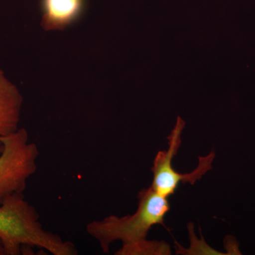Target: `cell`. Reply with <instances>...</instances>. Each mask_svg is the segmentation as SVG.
<instances>
[{
	"instance_id": "6da1fadb",
	"label": "cell",
	"mask_w": 255,
	"mask_h": 255,
	"mask_svg": "<svg viewBox=\"0 0 255 255\" xmlns=\"http://www.w3.org/2000/svg\"><path fill=\"white\" fill-rule=\"evenodd\" d=\"M0 242L6 255H23L32 248L53 255L78 254L72 242L43 228L39 214L23 193L13 194L0 204Z\"/></svg>"
},
{
	"instance_id": "7a4b0ae2",
	"label": "cell",
	"mask_w": 255,
	"mask_h": 255,
	"mask_svg": "<svg viewBox=\"0 0 255 255\" xmlns=\"http://www.w3.org/2000/svg\"><path fill=\"white\" fill-rule=\"evenodd\" d=\"M137 199L138 206L133 214L112 215L87 225V234L97 241L102 253H109L114 242L128 245L147 239L152 226L164 225L170 210L167 198L159 195L150 187L139 191Z\"/></svg>"
},
{
	"instance_id": "3957f363",
	"label": "cell",
	"mask_w": 255,
	"mask_h": 255,
	"mask_svg": "<svg viewBox=\"0 0 255 255\" xmlns=\"http://www.w3.org/2000/svg\"><path fill=\"white\" fill-rule=\"evenodd\" d=\"M0 204L15 194L23 193L28 179L37 170L39 150L29 141L26 129L21 128L0 137Z\"/></svg>"
},
{
	"instance_id": "277c9868",
	"label": "cell",
	"mask_w": 255,
	"mask_h": 255,
	"mask_svg": "<svg viewBox=\"0 0 255 255\" xmlns=\"http://www.w3.org/2000/svg\"><path fill=\"white\" fill-rule=\"evenodd\" d=\"M184 127L185 123L183 119L178 117L174 128L167 137L168 148L157 152L151 168L153 179L150 187L163 197L168 198L173 195L180 183L195 184L212 169L213 162L216 157V153L211 151L209 155L199 157V163L193 172L188 174L177 172L172 166V159L177 155L182 143V134Z\"/></svg>"
},
{
	"instance_id": "5b68a950",
	"label": "cell",
	"mask_w": 255,
	"mask_h": 255,
	"mask_svg": "<svg viewBox=\"0 0 255 255\" xmlns=\"http://www.w3.org/2000/svg\"><path fill=\"white\" fill-rule=\"evenodd\" d=\"M22 105L17 87L0 70V137L18 130Z\"/></svg>"
},
{
	"instance_id": "8992f818",
	"label": "cell",
	"mask_w": 255,
	"mask_h": 255,
	"mask_svg": "<svg viewBox=\"0 0 255 255\" xmlns=\"http://www.w3.org/2000/svg\"><path fill=\"white\" fill-rule=\"evenodd\" d=\"M41 25L46 31L63 30L80 17L85 0H41Z\"/></svg>"
},
{
	"instance_id": "52a82bcc",
	"label": "cell",
	"mask_w": 255,
	"mask_h": 255,
	"mask_svg": "<svg viewBox=\"0 0 255 255\" xmlns=\"http://www.w3.org/2000/svg\"><path fill=\"white\" fill-rule=\"evenodd\" d=\"M172 254L170 246L164 241H142L123 245L116 255H169Z\"/></svg>"
},
{
	"instance_id": "ba28073f",
	"label": "cell",
	"mask_w": 255,
	"mask_h": 255,
	"mask_svg": "<svg viewBox=\"0 0 255 255\" xmlns=\"http://www.w3.org/2000/svg\"><path fill=\"white\" fill-rule=\"evenodd\" d=\"M191 246L189 249H185L184 247H177V254L183 255H224L213 249L208 246L204 241H199L196 237L194 231V226L191 223L188 226Z\"/></svg>"
},
{
	"instance_id": "9c48e42d",
	"label": "cell",
	"mask_w": 255,
	"mask_h": 255,
	"mask_svg": "<svg viewBox=\"0 0 255 255\" xmlns=\"http://www.w3.org/2000/svg\"><path fill=\"white\" fill-rule=\"evenodd\" d=\"M0 255H6L4 247H3V245L1 244V242H0Z\"/></svg>"
},
{
	"instance_id": "30bf717a",
	"label": "cell",
	"mask_w": 255,
	"mask_h": 255,
	"mask_svg": "<svg viewBox=\"0 0 255 255\" xmlns=\"http://www.w3.org/2000/svg\"><path fill=\"white\" fill-rule=\"evenodd\" d=\"M1 147H0V153H1Z\"/></svg>"
}]
</instances>
